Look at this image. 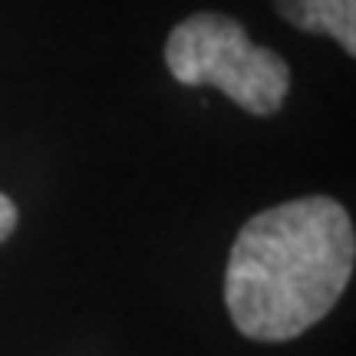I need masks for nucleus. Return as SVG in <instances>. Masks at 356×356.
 Returning a JSON list of instances; mask_svg holds the SVG:
<instances>
[{"label":"nucleus","mask_w":356,"mask_h":356,"mask_svg":"<svg viewBox=\"0 0 356 356\" xmlns=\"http://www.w3.org/2000/svg\"><path fill=\"white\" fill-rule=\"evenodd\" d=\"M356 261L353 221L340 202L307 195L254 215L231 244L225 304L241 337L297 340L343 297Z\"/></svg>","instance_id":"obj_1"},{"label":"nucleus","mask_w":356,"mask_h":356,"mask_svg":"<svg viewBox=\"0 0 356 356\" xmlns=\"http://www.w3.org/2000/svg\"><path fill=\"white\" fill-rule=\"evenodd\" d=\"M168 73L185 86H215L251 115H274L291 92V66L267 47L251 43L228 13L185 17L165 40Z\"/></svg>","instance_id":"obj_2"},{"label":"nucleus","mask_w":356,"mask_h":356,"mask_svg":"<svg viewBox=\"0 0 356 356\" xmlns=\"http://www.w3.org/2000/svg\"><path fill=\"white\" fill-rule=\"evenodd\" d=\"M291 26L317 37H333L350 56L356 53V0H274Z\"/></svg>","instance_id":"obj_3"},{"label":"nucleus","mask_w":356,"mask_h":356,"mask_svg":"<svg viewBox=\"0 0 356 356\" xmlns=\"http://www.w3.org/2000/svg\"><path fill=\"white\" fill-rule=\"evenodd\" d=\"M13 228H17V204L0 191V244L7 241L13 234Z\"/></svg>","instance_id":"obj_4"}]
</instances>
